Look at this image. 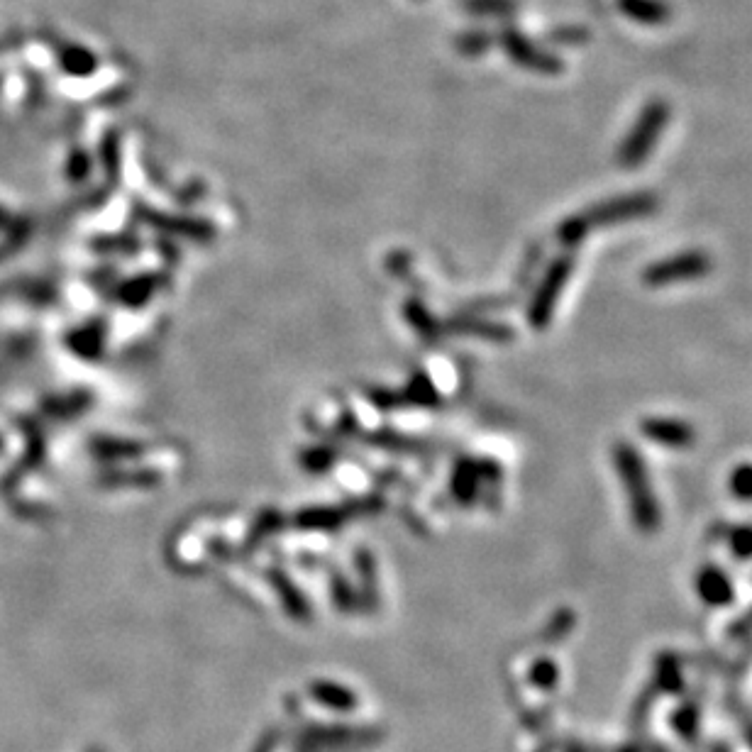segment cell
Here are the masks:
<instances>
[{
	"mask_svg": "<svg viewBox=\"0 0 752 752\" xmlns=\"http://www.w3.org/2000/svg\"><path fill=\"white\" fill-rule=\"evenodd\" d=\"M93 752H98V750H93Z\"/></svg>",
	"mask_w": 752,
	"mask_h": 752,
	"instance_id": "cell-13",
	"label": "cell"
},
{
	"mask_svg": "<svg viewBox=\"0 0 752 752\" xmlns=\"http://www.w3.org/2000/svg\"><path fill=\"white\" fill-rule=\"evenodd\" d=\"M750 743H752V735H750Z\"/></svg>",
	"mask_w": 752,
	"mask_h": 752,
	"instance_id": "cell-12",
	"label": "cell"
},
{
	"mask_svg": "<svg viewBox=\"0 0 752 752\" xmlns=\"http://www.w3.org/2000/svg\"><path fill=\"white\" fill-rule=\"evenodd\" d=\"M711 257L701 250H689L679 252L674 257H665L660 262L650 264L643 272V281L652 289H662V286H674V284H687V281H696L701 276L711 272Z\"/></svg>",
	"mask_w": 752,
	"mask_h": 752,
	"instance_id": "cell-3",
	"label": "cell"
},
{
	"mask_svg": "<svg viewBox=\"0 0 752 752\" xmlns=\"http://www.w3.org/2000/svg\"><path fill=\"white\" fill-rule=\"evenodd\" d=\"M655 208H657V198L652 196V193H630V196L596 203V206L584 210L582 215L569 220V223L562 228V237H564V242H579L586 232L630 223V220L655 213Z\"/></svg>",
	"mask_w": 752,
	"mask_h": 752,
	"instance_id": "cell-2",
	"label": "cell"
},
{
	"mask_svg": "<svg viewBox=\"0 0 752 752\" xmlns=\"http://www.w3.org/2000/svg\"><path fill=\"white\" fill-rule=\"evenodd\" d=\"M311 696L318 701V704L328 706L330 711H352L359 701L355 691L340 687V684H333V682L313 684Z\"/></svg>",
	"mask_w": 752,
	"mask_h": 752,
	"instance_id": "cell-7",
	"label": "cell"
},
{
	"mask_svg": "<svg viewBox=\"0 0 752 752\" xmlns=\"http://www.w3.org/2000/svg\"><path fill=\"white\" fill-rule=\"evenodd\" d=\"M665 120L667 113L662 105H652L650 110H645L643 118L638 120V125L633 127V132L623 142L621 152H618V162L628 169L640 167L643 159L650 154V149L655 147L657 137H660L662 127H665Z\"/></svg>",
	"mask_w": 752,
	"mask_h": 752,
	"instance_id": "cell-4",
	"label": "cell"
},
{
	"mask_svg": "<svg viewBox=\"0 0 752 752\" xmlns=\"http://www.w3.org/2000/svg\"><path fill=\"white\" fill-rule=\"evenodd\" d=\"M613 467H616L618 479H621L623 491H626L630 518H633L635 528L643 530V533H655L662 523V508L640 452L628 442H618L613 447Z\"/></svg>",
	"mask_w": 752,
	"mask_h": 752,
	"instance_id": "cell-1",
	"label": "cell"
},
{
	"mask_svg": "<svg viewBox=\"0 0 752 752\" xmlns=\"http://www.w3.org/2000/svg\"><path fill=\"white\" fill-rule=\"evenodd\" d=\"M569 274H572V259H560V262H557V267L552 269V276H547L543 298H540V303H543V311H540V315L550 313L552 303H555L557 296H560L564 281L569 279Z\"/></svg>",
	"mask_w": 752,
	"mask_h": 752,
	"instance_id": "cell-8",
	"label": "cell"
},
{
	"mask_svg": "<svg viewBox=\"0 0 752 752\" xmlns=\"http://www.w3.org/2000/svg\"><path fill=\"white\" fill-rule=\"evenodd\" d=\"M696 591L699 599L709 606H726L733 601V582L726 572L718 567H704L696 577Z\"/></svg>",
	"mask_w": 752,
	"mask_h": 752,
	"instance_id": "cell-6",
	"label": "cell"
},
{
	"mask_svg": "<svg viewBox=\"0 0 752 752\" xmlns=\"http://www.w3.org/2000/svg\"><path fill=\"white\" fill-rule=\"evenodd\" d=\"M728 486H731L733 496L738 501H752V464H740V467H735Z\"/></svg>",
	"mask_w": 752,
	"mask_h": 752,
	"instance_id": "cell-10",
	"label": "cell"
},
{
	"mask_svg": "<svg viewBox=\"0 0 752 752\" xmlns=\"http://www.w3.org/2000/svg\"><path fill=\"white\" fill-rule=\"evenodd\" d=\"M728 545L738 560H750L752 557V525H735L728 533Z\"/></svg>",
	"mask_w": 752,
	"mask_h": 752,
	"instance_id": "cell-9",
	"label": "cell"
},
{
	"mask_svg": "<svg viewBox=\"0 0 752 752\" xmlns=\"http://www.w3.org/2000/svg\"><path fill=\"white\" fill-rule=\"evenodd\" d=\"M640 430L648 440L662 447H672V450H684V447L694 445L696 440L694 428L677 418H648L640 423Z\"/></svg>",
	"mask_w": 752,
	"mask_h": 752,
	"instance_id": "cell-5",
	"label": "cell"
},
{
	"mask_svg": "<svg viewBox=\"0 0 752 752\" xmlns=\"http://www.w3.org/2000/svg\"><path fill=\"white\" fill-rule=\"evenodd\" d=\"M530 679H533V684H538L540 689H552L557 682V665L550 660H540L538 665L533 667V672H530Z\"/></svg>",
	"mask_w": 752,
	"mask_h": 752,
	"instance_id": "cell-11",
	"label": "cell"
}]
</instances>
